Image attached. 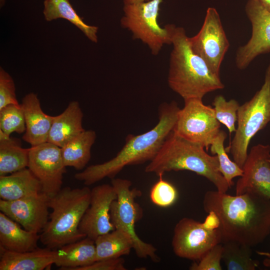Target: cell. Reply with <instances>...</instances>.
I'll list each match as a JSON object with an SVG mask.
<instances>
[{
	"instance_id": "cell-38",
	"label": "cell",
	"mask_w": 270,
	"mask_h": 270,
	"mask_svg": "<svg viewBox=\"0 0 270 270\" xmlns=\"http://www.w3.org/2000/svg\"><path fill=\"white\" fill-rule=\"evenodd\" d=\"M0 6H2L4 2H5V0H0Z\"/></svg>"
},
{
	"instance_id": "cell-34",
	"label": "cell",
	"mask_w": 270,
	"mask_h": 270,
	"mask_svg": "<svg viewBox=\"0 0 270 270\" xmlns=\"http://www.w3.org/2000/svg\"><path fill=\"white\" fill-rule=\"evenodd\" d=\"M122 258L96 261L92 264L76 268L75 270H126Z\"/></svg>"
},
{
	"instance_id": "cell-28",
	"label": "cell",
	"mask_w": 270,
	"mask_h": 270,
	"mask_svg": "<svg viewBox=\"0 0 270 270\" xmlns=\"http://www.w3.org/2000/svg\"><path fill=\"white\" fill-rule=\"evenodd\" d=\"M226 136L224 131L220 130L212 142L210 149L211 153L217 156L220 172L231 187L234 184L233 179L238 176H241L243 171L242 168L228 157V152L224 146V142Z\"/></svg>"
},
{
	"instance_id": "cell-3",
	"label": "cell",
	"mask_w": 270,
	"mask_h": 270,
	"mask_svg": "<svg viewBox=\"0 0 270 270\" xmlns=\"http://www.w3.org/2000/svg\"><path fill=\"white\" fill-rule=\"evenodd\" d=\"M184 29L174 25L168 77L170 88L184 100L202 99L208 93L222 89L220 76L214 74L192 50Z\"/></svg>"
},
{
	"instance_id": "cell-8",
	"label": "cell",
	"mask_w": 270,
	"mask_h": 270,
	"mask_svg": "<svg viewBox=\"0 0 270 270\" xmlns=\"http://www.w3.org/2000/svg\"><path fill=\"white\" fill-rule=\"evenodd\" d=\"M162 2L150 0L124 4V14L120 20L122 26L130 30L134 39L146 44L154 55L158 54L164 45L172 44L174 24L162 28L158 22Z\"/></svg>"
},
{
	"instance_id": "cell-12",
	"label": "cell",
	"mask_w": 270,
	"mask_h": 270,
	"mask_svg": "<svg viewBox=\"0 0 270 270\" xmlns=\"http://www.w3.org/2000/svg\"><path fill=\"white\" fill-rule=\"evenodd\" d=\"M28 168L40 181L42 192L49 198L55 196L62 188L66 166L60 148L49 142L32 146Z\"/></svg>"
},
{
	"instance_id": "cell-6",
	"label": "cell",
	"mask_w": 270,
	"mask_h": 270,
	"mask_svg": "<svg viewBox=\"0 0 270 270\" xmlns=\"http://www.w3.org/2000/svg\"><path fill=\"white\" fill-rule=\"evenodd\" d=\"M270 122V64L266 68L261 88L250 100L240 106L235 134L229 146L226 148L241 168L246 159L250 140Z\"/></svg>"
},
{
	"instance_id": "cell-1",
	"label": "cell",
	"mask_w": 270,
	"mask_h": 270,
	"mask_svg": "<svg viewBox=\"0 0 270 270\" xmlns=\"http://www.w3.org/2000/svg\"><path fill=\"white\" fill-rule=\"evenodd\" d=\"M202 204L206 213L218 218L222 242L232 241L252 248L270 234V198L252 192L232 196L208 190Z\"/></svg>"
},
{
	"instance_id": "cell-4",
	"label": "cell",
	"mask_w": 270,
	"mask_h": 270,
	"mask_svg": "<svg viewBox=\"0 0 270 270\" xmlns=\"http://www.w3.org/2000/svg\"><path fill=\"white\" fill-rule=\"evenodd\" d=\"M204 148L180 136L172 130L145 172L159 177L171 171H191L206 178L217 190L226 192L230 187L220 172L218 157L208 154Z\"/></svg>"
},
{
	"instance_id": "cell-10",
	"label": "cell",
	"mask_w": 270,
	"mask_h": 270,
	"mask_svg": "<svg viewBox=\"0 0 270 270\" xmlns=\"http://www.w3.org/2000/svg\"><path fill=\"white\" fill-rule=\"evenodd\" d=\"M222 240L218 228L212 227L205 220L200 222L184 218L174 228L172 246L177 256L198 262Z\"/></svg>"
},
{
	"instance_id": "cell-11",
	"label": "cell",
	"mask_w": 270,
	"mask_h": 270,
	"mask_svg": "<svg viewBox=\"0 0 270 270\" xmlns=\"http://www.w3.org/2000/svg\"><path fill=\"white\" fill-rule=\"evenodd\" d=\"M194 52L206 62L210 70L220 76V68L230 44L216 10L208 8L198 32L188 38Z\"/></svg>"
},
{
	"instance_id": "cell-5",
	"label": "cell",
	"mask_w": 270,
	"mask_h": 270,
	"mask_svg": "<svg viewBox=\"0 0 270 270\" xmlns=\"http://www.w3.org/2000/svg\"><path fill=\"white\" fill-rule=\"evenodd\" d=\"M90 192L86 186H66L50 198L48 206L52 211L40 234V240L43 245L58 250L86 237L78 227L90 205Z\"/></svg>"
},
{
	"instance_id": "cell-31",
	"label": "cell",
	"mask_w": 270,
	"mask_h": 270,
	"mask_svg": "<svg viewBox=\"0 0 270 270\" xmlns=\"http://www.w3.org/2000/svg\"><path fill=\"white\" fill-rule=\"evenodd\" d=\"M150 198L154 204L162 208L172 205L176 200L178 194L176 188L164 180L163 176H159L158 180L152 186Z\"/></svg>"
},
{
	"instance_id": "cell-21",
	"label": "cell",
	"mask_w": 270,
	"mask_h": 270,
	"mask_svg": "<svg viewBox=\"0 0 270 270\" xmlns=\"http://www.w3.org/2000/svg\"><path fill=\"white\" fill-rule=\"evenodd\" d=\"M40 192V183L28 168L0 176V197L2 200H14Z\"/></svg>"
},
{
	"instance_id": "cell-32",
	"label": "cell",
	"mask_w": 270,
	"mask_h": 270,
	"mask_svg": "<svg viewBox=\"0 0 270 270\" xmlns=\"http://www.w3.org/2000/svg\"><path fill=\"white\" fill-rule=\"evenodd\" d=\"M222 244H218L209 250L202 258L194 262L190 267V270H221Z\"/></svg>"
},
{
	"instance_id": "cell-19",
	"label": "cell",
	"mask_w": 270,
	"mask_h": 270,
	"mask_svg": "<svg viewBox=\"0 0 270 270\" xmlns=\"http://www.w3.org/2000/svg\"><path fill=\"white\" fill-rule=\"evenodd\" d=\"M82 118L78 102H70L61 114L54 116L48 142L62 148L85 130L82 125Z\"/></svg>"
},
{
	"instance_id": "cell-27",
	"label": "cell",
	"mask_w": 270,
	"mask_h": 270,
	"mask_svg": "<svg viewBox=\"0 0 270 270\" xmlns=\"http://www.w3.org/2000/svg\"><path fill=\"white\" fill-rule=\"evenodd\" d=\"M222 244V260L228 270H255L258 262L252 258V247L227 241Z\"/></svg>"
},
{
	"instance_id": "cell-37",
	"label": "cell",
	"mask_w": 270,
	"mask_h": 270,
	"mask_svg": "<svg viewBox=\"0 0 270 270\" xmlns=\"http://www.w3.org/2000/svg\"><path fill=\"white\" fill-rule=\"evenodd\" d=\"M124 4H132L144 2H147L150 0H123Z\"/></svg>"
},
{
	"instance_id": "cell-29",
	"label": "cell",
	"mask_w": 270,
	"mask_h": 270,
	"mask_svg": "<svg viewBox=\"0 0 270 270\" xmlns=\"http://www.w3.org/2000/svg\"><path fill=\"white\" fill-rule=\"evenodd\" d=\"M0 130L9 136L14 132H25V120L20 104H9L0 109Z\"/></svg>"
},
{
	"instance_id": "cell-23",
	"label": "cell",
	"mask_w": 270,
	"mask_h": 270,
	"mask_svg": "<svg viewBox=\"0 0 270 270\" xmlns=\"http://www.w3.org/2000/svg\"><path fill=\"white\" fill-rule=\"evenodd\" d=\"M30 148L22 147L18 138L0 130V176L12 174L28 166Z\"/></svg>"
},
{
	"instance_id": "cell-36",
	"label": "cell",
	"mask_w": 270,
	"mask_h": 270,
	"mask_svg": "<svg viewBox=\"0 0 270 270\" xmlns=\"http://www.w3.org/2000/svg\"><path fill=\"white\" fill-rule=\"evenodd\" d=\"M264 9L270 12V0H255Z\"/></svg>"
},
{
	"instance_id": "cell-25",
	"label": "cell",
	"mask_w": 270,
	"mask_h": 270,
	"mask_svg": "<svg viewBox=\"0 0 270 270\" xmlns=\"http://www.w3.org/2000/svg\"><path fill=\"white\" fill-rule=\"evenodd\" d=\"M44 4L43 14L46 21L58 18L66 20L80 29L90 40L98 42V28L86 24L68 0H44Z\"/></svg>"
},
{
	"instance_id": "cell-17",
	"label": "cell",
	"mask_w": 270,
	"mask_h": 270,
	"mask_svg": "<svg viewBox=\"0 0 270 270\" xmlns=\"http://www.w3.org/2000/svg\"><path fill=\"white\" fill-rule=\"evenodd\" d=\"M20 106L26 124L23 140L31 146L48 142L54 116L44 112L37 95L33 92L23 98Z\"/></svg>"
},
{
	"instance_id": "cell-13",
	"label": "cell",
	"mask_w": 270,
	"mask_h": 270,
	"mask_svg": "<svg viewBox=\"0 0 270 270\" xmlns=\"http://www.w3.org/2000/svg\"><path fill=\"white\" fill-rule=\"evenodd\" d=\"M246 12L252 28V36L236 54V64L240 70L246 68L258 56L270 52V12L255 0H248Z\"/></svg>"
},
{
	"instance_id": "cell-9",
	"label": "cell",
	"mask_w": 270,
	"mask_h": 270,
	"mask_svg": "<svg viewBox=\"0 0 270 270\" xmlns=\"http://www.w3.org/2000/svg\"><path fill=\"white\" fill-rule=\"evenodd\" d=\"M184 102V108L178 112L173 131L208 150L220 130V123L216 117L214 109L205 105L202 99L192 98Z\"/></svg>"
},
{
	"instance_id": "cell-22",
	"label": "cell",
	"mask_w": 270,
	"mask_h": 270,
	"mask_svg": "<svg viewBox=\"0 0 270 270\" xmlns=\"http://www.w3.org/2000/svg\"><path fill=\"white\" fill-rule=\"evenodd\" d=\"M54 264L60 270H75L92 264L96 260L94 240L88 237L56 250Z\"/></svg>"
},
{
	"instance_id": "cell-39",
	"label": "cell",
	"mask_w": 270,
	"mask_h": 270,
	"mask_svg": "<svg viewBox=\"0 0 270 270\" xmlns=\"http://www.w3.org/2000/svg\"></svg>"
},
{
	"instance_id": "cell-30",
	"label": "cell",
	"mask_w": 270,
	"mask_h": 270,
	"mask_svg": "<svg viewBox=\"0 0 270 270\" xmlns=\"http://www.w3.org/2000/svg\"><path fill=\"white\" fill-rule=\"evenodd\" d=\"M212 106L216 119L228 129L230 134L235 132L236 123L238 120V112L240 107L238 102L234 99L227 101L222 95L216 96Z\"/></svg>"
},
{
	"instance_id": "cell-16",
	"label": "cell",
	"mask_w": 270,
	"mask_h": 270,
	"mask_svg": "<svg viewBox=\"0 0 270 270\" xmlns=\"http://www.w3.org/2000/svg\"><path fill=\"white\" fill-rule=\"evenodd\" d=\"M49 198L40 192L14 200L0 199V210L25 230L38 234L48 221Z\"/></svg>"
},
{
	"instance_id": "cell-33",
	"label": "cell",
	"mask_w": 270,
	"mask_h": 270,
	"mask_svg": "<svg viewBox=\"0 0 270 270\" xmlns=\"http://www.w3.org/2000/svg\"><path fill=\"white\" fill-rule=\"evenodd\" d=\"M9 104H19L14 81L10 74L0 68V109Z\"/></svg>"
},
{
	"instance_id": "cell-20",
	"label": "cell",
	"mask_w": 270,
	"mask_h": 270,
	"mask_svg": "<svg viewBox=\"0 0 270 270\" xmlns=\"http://www.w3.org/2000/svg\"><path fill=\"white\" fill-rule=\"evenodd\" d=\"M38 234L20 228L19 224L0 212V247L14 252L32 251L38 247Z\"/></svg>"
},
{
	"instance_id": "cell-26",
	"label": "cell",
	"mask_w": 270,
	"mask_h": 270,
	"mask_svg": "<svg viewBox=\"0 0 270 270\" xmlns=\"http://www.w3.org/2000/svg\"><path fill=\"white\" fill-rule=\"evenodd\" d=\"M94 242L96 261L128 255L134 248L133 240L129 234L116 228L98 236L94 240Z\"/></svg>"
},
{
	"instance_id": "cell-24",
	"label": "cell",
	"mask_w": 270,
	"mask_h": 270,
	"mask_svg": "<svg viewBox=\"0 0 270 270\" xmlns=\"http://www.w3.org/2000/svg\"><path fill=\"white\" fill-rule=\"evenodd\" d=\"M96 134L94 130H84L61 148L62 156L66 167L82 170L91 158V148L94 143Z\"/></svg>"
},
{
	"instance_id": "cell-18",
	"label": "cell",
	"mask_w": 270,
	"mask_h": 270,
	"mask_svg": "<svg viewBox=\"0 0 270 270\" xmlns=\"http://www.w3.org/2000/svg\"><path fill=\"white\" fill-rule=\"evenodd\" d=\"M56 250L46 247L14 252L0 247V270H44L54 264Z\"/></svg>"
},
{
	"instance_id": "cell-15",
	"label": "cell",
	"mask_w": 270,
	"mask_h": 270,
	"mask_svg": "<svg viewBox=\"0 0 270 270\" xmlns=\"http://www.w3.org/2000/svg\"><path fill=\"white\" fill-rule=\"evenodd\" d=\"M270 157L269 144H258L252 148L237 181L236 194L252 192L270 198Z\"/></svg>"
},
{
	"instance_id": "cell-35",
	"label": "cell",
	"mask_w": 270,
	"mask_h": 270,
	"mask_svg": "<svg viewBox=\"0 0 270 270\" xmlns=\"http://www.w3.org/2000/svg\"><path fill=\"white\" fill-rule=\"evenodd\" d=\"M256 254L260 256H264L262 264L266 267L270 268V252L262 251H256Z\"/></svg>"
},
{
	"instance_id": "cell-2",
	"label": "cell",
	"mask_w": 270,
	"mask_h": 270,
	"mask_svg": "<svg viewBox=\"0 0 270 270\" xmlns=\"http://www.w3.org/2000/svg\"><path fill=\"white\" fill-rule=\"evenodd\" d=\"M180 108L176 102H164L158 108V122L150 130L140 134H128L122 150L112 159L90 166L74 176L86 186L105 178H114L125 166L151 161L176 124Z\"/></svg>"
},
{
	"instance_id": "cell-14",
	"label": "cell",
	"mask_w": 270,
	"mask_h": 270,
	"mask_svg": "<svg viewBox=\"0 0 270 270\" xmlns=\"http://www.w3.org/2000/svg\"><path fill=\"white\" fill-rule=\"evenodd\" d=\"M116 198L112 184H104L91 190L90 205L80 224V231L94 240L98 236L114 230L110 210L112 202Z\"/></svg>"
},
{
	"instance_id": "cell-7",
	"label": "cell",
	"mask_w": 270,
	"mask_h": 270,
	"mask_svg": "<svg viewBox=\"0 0 270 270\" xmlns=\"http://www.w3.org/2000/svg\"><path fill=\"white\" fill-rule=\"evenodd\" d=\"M111 183L117 194L110 210L111 222L115 229L129 234L133 240V249L138 258H149L154 262H158L160 258L156 248L140 238L135 230L136 224L143 216L142 209L136 202V198L142 196V192L136 188H131L132 182L127 179L114 178Z\"/></svg>"
}]
</instances>
